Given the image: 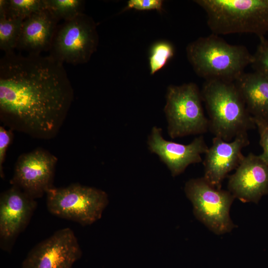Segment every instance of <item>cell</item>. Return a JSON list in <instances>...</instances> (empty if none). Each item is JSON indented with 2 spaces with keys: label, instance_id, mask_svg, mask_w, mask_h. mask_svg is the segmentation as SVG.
<instances>
[{
  "label": "cell",
  "instance_id": "obj_25",
  "mask_svg": "<svg viewBox=\"0 0 268 268\" xmlns=\"http://www.w3.org/2000/svg\"><path fill=\"white\" fill-rule=\"evenodd\" d=\"M8 0H0V17L4 16L7 8Z\"/></svg>",
  "mask_w": 268,
  "mask_h": 268
},
{
  "label": "cell",
  "instance_id": "obj_2",
  "mask_svg": "<svg viewBox=\"0 0 268 268\" xmlns=\"http://www.w3.org/2000/svg\"><path fill=\"white\" fill-rule=\"evenodd\" d=\"M186 54L196 74L205 80L235 82L253 60L245 46L230 44L214 34L190 43Z\"/></svg>",
  "mask_w": 268,
  "mask_h": 268
},
{
  "label": "cell",
  "instance_id": "obj_10",
  "mask_svg": "<svg viewBox=\"0 0 268 268\" xmlns=\"http://www.w3.org/2000/svg\"><path fill=\"white\" fill-rule=\"evenodd\" d=\"M81 256L73 231L64 228L35 245L23 260L21 268H72Z\"/></svg>",
  "mask_w": 268,
  "mask_h": 268
},
{
  "label": "cell",
  "instance_id": "obj_15",
  "mask_svg": "<svg viewBox=\"0 0 268 268\" xmlns=\"http://www.w3.org/2000/svg\"><path fill=\"white\" fill-rule=\"evenodd\" d=\"M59 20L47 9L23 21L16 49L28 54L49 51Z\"/></svg>",
  "mask_w": 268,
  "mask_h": 268
},
{
  "label": "cell",
  "instance_id": "obj_5",
  "mask_svg": "<svg viewBox=\"0 0 268 268\" xmlns=\"http://www.w3.org/2000/svg\"><path fill=\"white\" fill-rule=\"evenodd\" d=\"M46 195L47 208L51 214L82 226L99 219L109 202L105 192L78 183L53 187Z\"/></svg>",
  "mask_w": 268,
  "mask_h": 268
},
{
  "label": "cell",
  "instance_id": "obj_19",
  "mask_svg": "<svg viewBox=\"0 0 268 268\" xmlns=\"http://www.w3.org/2000/svg\"><path fill=\"white\" fill-rule=\"evenodd\" d=\"M46 8L45 0H8L4 16L24 20L32 14Z\"/></svg>",
  "mask_w": 268,
  "mask_h": 268
},
{
  "label": "cell",
  "instance_id": "obj_17",
  "mask_svg": "<svg viewBox=\"0 0 268 268\" xmlns=\"http://www.w3.org/2000/svg\"><path fill=\"white\" fill-rule=\"evenodd\" d=\"M23 20L0 17V49L5 53L16 49Z\"/></svg>",
  "mask_w": 268,
  "mask_h": 268
},
{
  "label": "cell",
  "instance_id": "obj_11",
  "mask_svg": "<svg viewBox=\"0 0 268 268\" xmlns=\"http://www.w3.org/2000/svg\"><path fill=\"white\" fill-rule=\"evenodd\" d=\"M35 199L12 186L0 196V247L10 252L15 240L25 229L36 207Z\"/></svg>",
  "mask_w": 268,
  "mask_h": 268
},
{
  "label": "cell",
  "instance_id": "obj_24",
  "mask_svg": "<svg viewBox=\"0 0 268 268\" xmlns=\"http://www.w3.org/2000/svg\"><path fill=\"white\" fill-rule=\"evenodd\" d=\"M260 134V143L263 151L260 155L261 158L268 165V124L253 118Z\"/></svg>",
  "mask_w": 268,
  "mask_h": 268
},
{
  "label": "cell",
  "instance_id": "obj_22",
  "mask_svg": "<svg viewBox=\"0 0 268 268\" xmlns=\"http://www.w3.org/2000/svg\"><path fill=\"white\" fill-rule=\"evenodd\" d=\"M13 131L6 130L3 126H0V176L4 178L3 164L4 162L6 152L13 137Z\"/></svg>",
  "mask_w": 268,
  "mask_h": 268
},
{
  "label": "cell",
  "instance_id": "obj_3",
  "mask_svg": "<svg viewBox=\"0 0 268 268\" xmlns=\"http://www.w3.org/2000/svg\"><path fill=\"white\" fill-rule=\"evenodd\" d=\"M201 93L208 113V131L215 137L230 141L256 128L235 82L205 80Z\"/></svg>",
  "mask_w": 268,
  "mask_h": 268
},
{
  "label": "cell",
  "instance_id": "obj_16",
  "mask_svg": "<svg viewBox=\"0 0 268 268\" xmlns=\"http://www.w3.org/2000/svg\"><path fill=\"white\" fill-rule=\"evenodd\" d=\"M235 83L250 115L268 124V77L256 71L244 72Z\"/></svg>",
  "mask_w": 268,
  "mask_h": 268
},
{
  "label": "cell",
  "instance_id": "obj_21",
  "mask_svg": "<svg viewBox=\"0 0 268 268\" xmlns=\"http://www.w3.org/2000/svg\"><path fill=\"white\" fill-rule=\"evenodd\" d=\"M259 39L260 43L253 55L251 65L254 71L268 77V40L265 37Z\"/></svg>",
  "mask_w": 268,
  "mask_h": 268
},
{
  "label": "cell",
  "instance_id": "obj_18",
  "mask_svg": "<svg viewBox=\"0 0 268 268\" xmlns=\"http://www.w3.org/2000/svg\"><path fill=\"white\" fill-rule=\"evenodd\" d=\"M46 8L59 20H69L82 13L84 1L81 0H45Z\"/></svg>",
  "mask_w": 268,
  "mask_h": 268
},
{
  "label": "cell",
  "instance_id": "obj_23",
  "mask_svg": "<svg viewBox=\"0 0 268 268\" xmlns=\"http://www.w3.org/2000/svg\"><path fill=\"white\" fill-rule=\"evenodd\" d=\"M163 1L162 0H130L125 9H134L137 10H156L161 12Z\"/></svg>",
  "mask_w": 268,
  "mask_h": 268
},
{
  "label": "cell",
  "instance_id": "obj_12",
  "mask_svg": "<svg viewBox=\"0 0 268 268\" xmlns=\"http://www.w3.org/2000/svg\"><path fill=\"white\" fill-rule=\"evenodd\" d=\"M147 143L150 152L158 156L174 177L183 173L190 164L201 162V155L208 149L202 135L184 144L164 139L162 129L156 126L152 127Z\"/></svg>",
  "mask_w": 268,
  "mask_h": 268
},
{
  "label": "cell",
  "instance_id": "obj_1",
  "mask_svg": "<svg viewBox=\"0 0 268 268\" xmlns=\"http://www.w3.org/2000/svg\"><path fill=\"white\" fill-rule=\"evenodd\" d=\"M63 64L50 55L5 53L0 60L1 122L33 138H54L74 99Z\"/></svg>",
  "mask_w": 268,
  "mask_h": 268
},
{
  "label": "cell",
  "instance_id": "obj_9",
  "mask_svg": "<svg viewBox=\"0 0 268 268\" xmlns=\"http://www.w3.org/2000/svg\"><path fill=\"white\" fill-rule=\"evenodd\" d=\"M57 162L56 156L42 148L22 154L15 163L10 183L31 198H40L54 187Z\"/></svg>",
  "mask_w": 268,
  "mask_h": 268
},
{
  "label": "cell",
  "instance_id": "obj_20",
  "mask_svg": "<svg viewBox=\"0 0 268 268\" xmlns=\"http://www.w3.org/2000/svg\"><path fill=\"white\" fill-rule=\"evenodd\" d=\"M174 54L173 46L167 41H159L151 47L149 56L150 73L154 74L162 69Z\"/></svg>",
  "mask_w": 268,
  "mask_h": 268
},
{
  "label": "cell",
  "instance_id": "obj_8",
  "mask_svg": "<svg viewBox=\"0 0 268 268\" xmlns=\"http://www.w3.org/2000/svg\"><path fill=\"white\" fill-rule=\"evenodd\" d=\"M98 40L94 20L82 13L58 25L49 55L63 64H85L96 51Z\"/></svg>",
  "mask_w": 268,
  "mask_h": 268
},
{
  "label": "cell",
  "instance_id": "obj_4",
  "mask_svg": "<svg viewBox=\"0 0 268 268\" xmlns=\"http://www.w3.org/2000/svg\"><path fill=\"white\" fill-rule=\"evenodd\" d=\"M206 15L208 27L217 35L268 32V0H196Z\"/></svg>",
  "mask_w": 268,
  "mask_h": 268
},
{
  "label": "cell",
  "instance_id": "obj_7",
  "mask_svg": "<svg viewBox=\"0 0 268 268\" xmlns=\"http://www.w3.org/2000/svg\"><path fill=\"white\" fill-rule=\"evenodd\" d=\"M184 191L193 204L194 214L210 231L221 235L235 227L230 216L235 198L229 191L213 187L203 177L188 181Z\"/></svg>",
  "mask_w": 268,
  "mask_h": 268
},
{
  "label": "cell",
  "instance_id": "obj_6",
  "mask_svg": "<svg viewBox=\"0 0 268 268\" xmlns=\"http://www.w3.org/2000/svg\"><path fill=\"white\" fill-rule=\"evenodd\" d=\"M201 91L194 83L169 85L164 111L167 132L172 139L190 135H202L208 131Z\"/></svg>",
  "mask_w": 268,
  "mask_h": 268
},
{
  "label": "cell",
  "instance_id": "obj_13",
  "mask_svg": "<svg viewBox=\"0 0 268 268\" xmlns=\"http://www.w3.org/2000/svg\"><path fill=\"white\" fill-rule=\"evenodd\" d=\"M249 143L248 133L240 134L230 141L214 136L203 161L204 179L213 187L221 189L227 175L236 169L244 159L242 151Z\"/></svg>",
  "mask_w": 268,
  "mask_h": 268
},
{
  "label": "cell",
  "instance_id": "obj_14",
  "mask_svg": "<svg viewBox=\"0 0 268 268\" xmlns=\"http://www.w3.org/2000/svg\"><path fill=\"white\" fill-rule=\"evenodd\" d=\"M227 188L243 202L258 203L268 194V165L260 155L249 153L229 177Z\"/></svg>",
  "mask_w": 268,
  "mask_h": 268
}]
</instances>
